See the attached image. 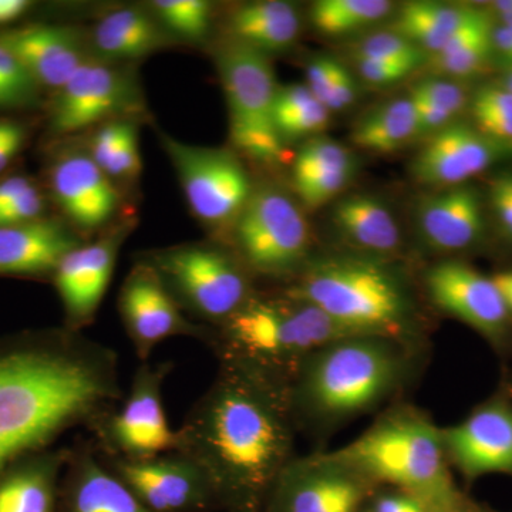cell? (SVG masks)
Listing matches in <instances>:
<instances>
[{
    "instance_id": "1",
    "label": "cell",
    "mask_w": 512,
    "mask_h": 512,
    "mask_svg": "<svg viewBox=\"0 0 512 512\" xmlns=\"http://www.w3.org/2000/svg\"><path fill=\"white\" fill-rule=\"evenodd\" d=\"M227 360L177 431V451L201 468L217 503L256 512L292 460L291 397L275 375Z\"/></svg>"
},
{
    "instance_id": "2",
    "label": "cell",
    "mask_w": 512,
    "mask_h": 512,
    "mask_svg": "<svg viewBox=\"0 0 512 512\" xmlns=\"http://www.w3.org/2000/svg\"><path fill=\"white\" fill-rule=\"evenodd\" d=\"M119 397L113 353L87 343L0 356V474L20 454Z\"/></svg>"
},
{
    "instance_id": "3",
    "label": "cell",
    "mask_w": 512,
    "mask_h": 512,
    "mask_svg": "<svg viewBox=\"0 0 512 512\" xmlns=\"http://www.w3.org/2000/svg\"><path fill=\"white\" fill-rule=\"evenodd\" d=\"M373 484H389L430 511L464 510L450 473L443 431L420 412L396 410L348 446L332 451Z\"/></svg>"
},
{
    "instance_id": "4",
    "label": "cell",
    "mask_w": 512,
    "mask_h": 512,
    "mask_svg": "<svg viewBox=\"0 0 512 512\" xmlns=\"http://www.w3.org/2000/svg\"><path fill=\"white\" fill-rule=\"evenodd\" d=\"M406 372L397 339L353 336L323 346L296 369L292 406L316 420L340 421L373 409L394 392Z\"/></svg>"
},
{
    "instance_id": "5",
    "label": "cell",
    "mask_w": 512,
    "mask_h": 512,
    "mask_svg": "<svg viewBox=\"0 0 512 512\" xmlns=\"http://www.w3.org/2000/svg\"><path fill=\"white\" fill-rule=\"evenodd\" d=\"M286 296L311 303L363 335L399 340L412 316L409 295L396 275L375 259L330 255L306 265Z\"/></svg>"
},
{
    "instance_id": "6",
    "label": "cell",
    "mask_w": 512,
    "mask_h": 512,
    "mask_svg": "<svg viewBox=\"0 0 512 512\" xmlns=\"http://www.w3.org/2000/svg\"><path fill=\"white\" fill-rule=\"evenodd\" d=\"M227 359L275 375V367L295 370L313 352L338 340L363 335L311 303L289 298L249 299L225 320Z\"/></svg>"
},
{
    "instance_id": "7",
    "label": "cell",
    "mask_w": 512,
    "mask_h": 512,
    "mask_svg": "<svg viewBox=\"0 0 512 512\" xmlns=\"http://www.w3.org/2000/svg\"><path fill=\"white\" fill-rule=\"evenodd\" d=\"M218 52V70L227 97L232 141L256 160H278L284 153V141L275 126L278 86L268 56L234 40Z\"/></svg>"
},
{
    "instance_id": "8",
    "label": "cell",
    "mask_w": 512,
    "mask_h": 512,
    "mask_svg": "<svg viewBox=\"0 0 512 512\" xmlns=\"http://www.w3.org/2000/svg\"><path fill=\"white\" fill-rule=\"evenodd\" d=\"M175 301L208 320L231 318L251 299L247 275L232 256L207 245H184L151 255Z\"/></svg>"
},
{
    "instance_id": "9",
    "label": "cell",
    "mask_w": 512,
    "mask_h": 512,
    "mask_svg": "<svg viewBox=\"0 0 512 512\" xmlns=\"http://www.w3.org/2000/svg\"><path fill=\"white\" fill-rule=\"evenodd\" d=\"M245 264L269 276L292 274L305 264L309 227L298 205L276 188L252 192L235 224Z\"/></svg>"
},
{
    "instance_id": "10",
    "label": "cell",
    "mask_w": 512,
    "mask_h": 512,
    "mask_svg": "<svg viewBox=\"0 0 512 512\" xmlns=\"http://www.w3.org/2000/svg\"><path fill=\"white\" fill-rule=\"evenodd\" d=\"M375 488L333 453L292 458L269 488L265 512H360Z\"/></svg>"
},
{
    "instance_id": "11",
    "label": "cell",
    "mask_w": 512,
    "mask_h": 512,
    "mask_svg": "<svg viewBox=\"0 0 512 512\" xmlns=\"http://www.w3.org/2000/svg\"><path fill=\"white\" fill-rule=\"evenodd\" d=\"M163 144L192 214L212 227L237 220L254 192L238 158L220 148L190 146L167 136Z\"/></svg>"
},
{
    "instance_id": "12",
    "label": "cell",
    "mask_w": 512,
    "mask_h": 512,
    "mask_svg": "<svg viewBox=\"0 0 512 512\" xmlns=\"http://www.w3.org/2000/svg\"><path fill=\"white\" fill-rule=\"evenodd\" d=\"M141 101L134 74L106 60L89 57L57 90L50 109V131L66 136L94 124L126 119L140 110Z\"/></svg>"
},
{
    "instance_id": "13",
    "label": "cell",
    "mask_w": 512,
    "mask_h": 512,
    "mask_svg": "<svg viewBox=\"0 0 512 512\" xmlns=\"http://www.w3.org/2000/svg\"><path fill=\"white\" fill-rule=\"evenodd\" d=\"M170 369L168 363L141 367L123 406L104 426V436L121 460H148L177 450L178 433L171 430L163 403Z\"/></svg>"
},
{
    "instance_id": "14",
    "label": "cell",
    "mask_w": 512,
    "mask_h": 512,
    "mask_svg": "<svg viewBox=\"0 0 512 512\" xmlns=\"http://www.w3.org/2000/svg\"><path fill=\"white\" fill-rule=\"evenodd\" d=\"M114 473L153 512H204L217 504L201 468L181 454L119 460Z\"/></svg>"
},
{
    "instance_id": "15",
    "label": "cell",
    "mask_w": 512,
    "mask_h": 512,
    "mask_svg": "<svg viewBox=\"0 0 512 512\" xmlns=\"http://www.w3.org/2000/svg\"><path fill=\"white\" fill-rule=\"evenodd\" d=\"M120 312L141 360L148 359L165 339L198 333L156 269L147 262L137 265L127 276L120 293Z\"/></svg>"
},
{
    "instance_id": "16",
    "label": "cell",
    "mask_w": 512,
    "mask_h": 512,
    "mask_svg": "<svg viewBox=\"0 0 512 512\" xmlns=\"http://www.w3.org/2000/svg\"><path fill=\"white\" fill-rule=\"evenodd\" d=\"M441 431L448 463L468 480L495 473L512 476V407L507 403L485 404Z\"/></svg>"
},
{
    "instance_id": "17",
    "label": "cell",
    "mask_w": 512,
    "mask_h": 512,
    "mask_svg": "<svg viewBox=\"0 0 512 512\" xmlns=\"http://www.w3.org/2000/svg\"><path fill=\"white\" fill-rule=\"evenodd\" d=\"M431 301L487 336L503 333L508 311L493 278H487L463 262L446 261L427 272Z\"/></svg>"
},
{
    "instance_id": "18",
    "label": "cell",
    "mask_w": 512,
    "mask_h": 512,
    "mask_svg": "<svg viewBox=\"0 0 512 512\" xmlns=\"http://www.w3.org/2000/svg\"><path fill=\"white\" fill-rule=\"evenodd\" d=\"M50 185L64 214L82 229L103 227L120 205L113 181L83 151L57 158L50 171Z\"/></svg>"
},
{
    "instance_id": "19",
    "label": "cell",
    "mask_w": 512,
    "mask_h": 512,
    "mask_svg": "<svg viewBox=\"0 0 512 512\" xmlns=\"http://www.w3.org/2000/svg\"><path fill=\"white\" fill-rule=\"evenodd\" d=\"M124 232L79 245L64 256L55 271L57 291L73 325L89 323L109 288Z\"/></svg>"
},
{
    "instance_id": "20",
    "label": "cell",
    "mask_w": 512,
    "mask_h": 512,
    "mask_svg": "<svg viewBox=\"0 0 512 512\" xmlns=\"http://www.w3.org/2000/svg\"><path fill=\"white\" fill-rule=\"evenodd\" d=\"M494 143L464 124L443 128L414 158V178L434 187H458L494 163L500 154Z\"/></svg>"
},
{
    "instance_id": "21",
    "label": "cell",
    "mask_w": 512,
    "mask_h": 512,
    "mask_svg": "<svg viewBox=\"0 0 512 512\" xmlns=\"http://www.w3.org/2000/svg\"><path fill=\"white\" fill-rule=\"evenodd\" d=\"M0 42L18 57L39 86L56 92L90 57L79 33L66 26L30 25L2 30Z\"/></svg>"
},
{
    "instance_id": "22",
    "label": "cell",
    "mask_w": 512,
    "mask_h": 512,
    "mask_svg": "<svg viewBox=\"0 0 512 512\" xmlns=\"http://www.w3.org/2000/svg\"><path fill=\"white\" fill-rule=\"evenodd\" d=\"M417 222L421 237L434 251H461L483 234L480 198L476 190L466 185L431 195L421 202Z\"/></svg>"
},
{
    "instance_id": "23",
    "label": "cell",
    "mask_w": 512,
    "mask_h": 512,
    "mask_svg": "<svg viewBox=\"0 0 512 512\" xmlns=\"http://www.w3.org/2000/svg\"><path fill=\"white\" fill-rule=\"evenodd\" d=\"M64 225L52 220L0 227V274L39 275L55 272L64 256L79 247Z\"/></svg>"
},
{
    "instance_id": "24",
    "label": "cell",
    "mask_w": 512,
    "mask_h": 512,
    "mask_svg": "<svg viewBox=\"0 0 512 512\" xmlns=\"http://www.w3.org/2000/svg\"><path fill=\"white\" fill-rule=\"evenodd\" d=\"M93 46L106 62H127L170 45L171 36L154 15L140 9H117L104 15L93 29Z\"/></svg>"
},
{
    "instance_id": "25",
    "label": "cell",
    "mask_w": 512,
    "mask_h": 512,
    "mask_svg": "<svg viewBox=\"0 0 512 512\" xmlns=\"http://www.w3.org/2000/svg\"><path fill=\"white\" fill-rule=\"evenodd\" d=\"M231 40L268 56L284 52L298 39L301 18L293 5L264 0L239 6L228 18Z\"/></svg>"
},
{
    "instance_id": "26",
    "label": "cell",
    "mask_w": 512,
    "mask_h": 512,
    "mask_svg": "<svg viewBox=\"0 0 512 512\" xmlns=\"http://www.w3.org/2000/svg\"><path fill=\"white\" fill-rule=\"evenodd\" d=\"M64 512H153L113 470H107L92 456L77 461Z\"/></svg>"
},
{
    "instance_id": "27",
    "label": "cell",
    "mask_w": 512,
    "mask_h": 512,
    "mask_svg": "<svg viewBox=\"0 0 512 512\" xmlns=\"http://www.w3.org/2000/svg\"><path fill=\"white\" fill-rule=\"evenodd\" d=\"M333 221L343 237L370 254H392L400 247L402 235L392 212L369 195L343 198L333 210Z\"/></svg>"
},
{
    "instance_id": "28",
    "label": "cell",
    "mask_w": 512,
    "mask_h": 512,
    "mask_svg": "<svg viewBox=\"0 0 512 512\" xmlns=\"http://www.w3.org/2000/svg\"><path fill=\"white\" fill-rule=\"evenodd\" d=\"M478 9L439 2H409L400 10L393 32L431 56L437 55L458 29L473 18Z\"/></svg>"
},
{
    "instance_id": "29",
    "label": "cell",
    "mask_w": 512,
    "mask_h": 512,
    "mask_svg": "<svg viewBox=\"0 0 512 512\" xmlns=\"http://www.w3.org/2000/svg\"><path fill=\"white\" fill-rule=\"evenodd\" d=\"M60 458L37 461L0 476V512H53Z\"/></svg>"
},
{
    "instance_id": "30",
    "label": "cell",
    "mask_w": 512,
    "mask_h": 512,
    "mask_svg": "<svg viewBox=\"0 0 512 512\" xmlns=\"http://www.w3.org/2000/svg\"><path fill=\"white\" fill-rule=\"evenodd\" d=\"M417 134L416 113L410 97L390 101L366 114L353 128V143L376 153H392Z\"/></svg>"
},
{
    "instance_id": "31",
    "label": "cell",
    "mask_w": 512,
    "mask_h": 512,
    "mask_svg": "<svg viewBox=\"0 0 512 512\" xmlns=\"http://www.w3.org/2000/svg\"><path fill=\"white\" fill-rule=\"evenodd\" d=\"M329 113L306 84L278 87L274 116L282 141L320 133L328 126Z\"/></svg>"
},
{
    "instance_id": "32",
    "label": "cell",
    "mask_w": 512,
    "mask_h": 512,
    "mask_svg": "<svg viewBox=\"0 0 512 512\" xmlns=\"http://www.w3.org/2000/svg\"><path fill=\"white\" fill-rule=\"evenodd\" d=\"M386 0H320L312 8V23L325 35L339 36L375 25L392 12Z\"/></svg>"
},
{
    "instance_id": "33",
    "label": "cell",
    "mask_w": 512,
    "mask_h": 512,
    "mask_svg": "<svg viewBox=\"0 0 512 512\" xmlns=\"http://www.w3.org/2000/svg\"><path fill=\"white\" fill-rule=\"evenodd\" d=\"M493 33V23L461 33L451 39L437 56L431 57V67L448 76H473L487 63L494 50Z\"/></svg>"
},
{
    "instance_id": "34",
    "label": "cell",
    "mask_w": 512,
    "mask_h": 512,
    "mask_svg": "<svg viewBox=\"0 0 512 512\" xmlns=\"http://www.w3.org/2000/svg\"><path fill=\"white\" fill-rule=\"evenodd\" d=\"M153 15L170 35L198 42L211 26V5L204 0H156Z\"/></svg>"
},
{
    "instance_id": "35",
    "label": "cell",
    "mask_w": 512,
    "mask_h": 512,
    "mask_svg": "<svg viewBox=\"0 0 512 512\" xmlns=\"http://www.w3.org/2000/svg\"><path fill=\"white\" fill-rule=\"evenodd\" d=\"M39 89L29 70L0 42V109L35 106Z\"/></svg>"
},
{
    "instance_id": "36",
    "label": "cell",
    "mask_w": 512,
    "mask_h": 512,
    "mask_svg": "<svg viewBox=\"0 0 512 512\" xmlns=\"http://www.w3.org/2000/svg\"><path fill=\"white\" fill-rule=\"evenodd\" d=\"M342 168H355L348 148L329 138H316L305 144L296 156L293 180L298 185L316 175Z\"/></svg>"
},
{
    "instance_id": "37",
    "label": "cell",
    "mask_w": 512,
    "mask_h": 512,
    "mask_svg": "<svg viewBox=\"0 0 512 512\" xmlns=\"http://www.w3.org/2000/svg\"><path fill=\"white\" fill-rule=\"evenodd\" d=\"M357 60H390V62H416L423 64L426 53L396 32L376 33L353 47Z\"/></svg>"
},
{
    "instance_id": "38",
    "label": "cell",
    "mask_w": 512,
    "mask_h": 512,
    "mask_svg": "<svg viewBox=\"0 0 512 512\" xmlns=\"http://www.w3.org/2000/svg\"><path fill=\"white\" fill-rule=\"evenodd\" d=\"M353 171L355 168H342V170L316 175V177L295 185L296 191L305 207H322L326 202L338 197L343 188L352 180Z\"/></svg>"
},
{
    "instance_id": "39",
    "label": "cell",
    "mask_w": 512,
    "mask_h": 512,
    "mask_svg": "<svg viewBox=\"0 0 512 512\" xmlns=\"http://www.w3.org/2000/svg\"><path fill=\"white\" fill-rule=\"evenodd\" d=\"M412 96L429 101L434 106L456 114L466 106L467 96L457 83L443 79H429L417 83L412 89Z\"/></svg>"
},
{
    "instance_id": "40",
    "label": "cell",
    "mask_w": 512,
    "mask_h": 512,
    "mask_svg": "<svg viewBox=\"0 0 512 512\" xmlns=\"http://www.w3.org/2000/svg\"><path fill=\"white\" fill-rule=\"evenodd\" d=\"M45 204V197L39 188L35 184L30 185L6 210L0 212V227L42 220Z\"/></svg>"
},
{
    "instance_id": "41",
    "label": "cell",
    "mask_w": 512,
    "mask_h": 512,
    "mask_svg": "<svg viewBox=\"0 0 512 512\" xmlns=\"http://www.w3.org/2000/svg\"><path fill=\"white\" fill-rule=\"evenodd\" d=\"M357 70L367 83L390 84L399 82L414 72L420 63L390 62V60H357Z\"/></svg>"
},
{
    "instance_id": "42",
    "label": "cell",
    "mask_w": 512,
    "mask_h": 512,
    "mask_svg": "<svg viewBox=\"0 0 512 512\" xmlns=\"http://www.w3.org/2000/svg\"><path fill=\"white\" fill-rule=\"evenodd\" d=\"M342 64L336 62V60L330 59V57H319V59L313 60L308 66V84L313 96L320 101L325 103L326 97L332 89L333 83H335L336 76Z\"/></svg>"
},
{
    "instance_id": "43",
    "label": "cell",
    "mask_w": 512,
    "mask_h": 512,
    "mask_svg": "<svg viewBox=\"0 0 512 512\" xmlns=\"http://www.w3.org/2000/svg\"><path fill=\"white\" fill-rule=\"evenodd\" d=\"M473 114L512 117V93L501 86L478 90L473 100Z\"/></svg>"
},
{
    "instance_id": "44",
    "label": "cell",
    "mask_w": 512,
    "mask_h": 512,
    "mask_svg": "<svg viewBox=\"0 0 512 512\" xmlns=\"http://www.w3.org/2000/svg\"><path fill=\"white\" fill-rule=\"evenodd\" d=\"M409 97L414 106V113H416L417 134L431 133V131L439 133L443 128L448 127V123L454 117L453 114L434 106L429 101L412 96V94Z\"/></svg>"
},
{
    "instance_id": "45",
    "label": "cell",
    "mask_w": 512,
    "mask_h": 512,
    "mask_svg": "<svg viewBox=\"0 0 512 512\" xmlns=\"http://www.w3.org/2000/svg\"><path fill=\"white\" fill-rule=\"evenodd\" d=\"M356 99V84L345 66L340 67L335 83L326 97L323 106L329 111L346 109Z\"/></svg>"
},
{
    "instance_id": "46",
    "label": "cell",
    "mask_w": 512,
    "mask_h": 512,
    "mask_svg": "<svg viewBox=\"0 0 512 512\" xmlns=\"http://www.w3.org/2000/svg\"><path fill=\"white\" fill-rule=\"evenodd\" d=\"M370 510L372 512H431L426 504L402 491L377 495L373 504L370 505Z\"/></svg>"
},
{
    "instance_id": "47",
    "label": "cell",
    "mask_w": 512,
    "mask_h": 512,
    "mask_svg": "<svg viewBox=\"0 0 512 512\" xmlns=\"http://www.w3.org/2000/svg\"><path fill=\"white\" fill-rule=\"evenodd\" d=\"M493 204L498 220L512 238V184L511 178H500L493 185Z\"/></svg>"
},
{
    "instance_id": "48",
    "label": "cell",
    "mask_w": 512,
    "mask_h": 512,
    "mask_svg": "<svg viewBox=\"0 0 512 512\" xmlns=\"http://www.w3.org/2000/svg\"><path fill=\"white\" fill-rule=\"evenodd\" d=\"M25 143V130L19 124L13 123L5 138L0 141V173L5 170Z\"/></svg>"
},
{
    "instance_id": "49",
    "label": "cell",
    "mask_w": 512,
    "mask_h": 512,
    "mask_svg": "<svg viewBox=\"0 0 512 512\" xmlns=\"http://www.w3.org/2000/svg\"><path fill=\"white\" fill-rule=\"evenodd\" d=\"M32 184V181L23 175H13L0 181V212L6 210Z\"/></svg>"
},
{
    "instance_id": "50",
    "label": "cell",
    "mask_w": 512,
    "mask_h": 512,
    "mask_svg": "<svg viewBox=\"0 0 512 512\" xmlns=\"http://www.w3.org/2000/svg\"><path fill=\"white\" fill-rule=\"evenodd\" d=\"M32 3L28 0H0V25L15 22L25 15Z\"/></svg>"
},
{
    "instance_id": "51",
    "label": "cell",
    "mask_w": 512,
    "mask_h": 512,
    "mask_svg": "<svg viewBox=\"0 0 512 512\" xmlns=\"http://www.w3.org/2000/svg\"><path fill=\"white\" fill-rule=\"evenodd\" d=\"M494 50L500 52L512 64V29L501 25L494 28L493 33Z\"/></svg>"
},
{
    "instance_id": "52",
    "label": "cell",
    "mask_w": 512,
    "mask_h": 512,
    "mask_svg": "<svg viewBox=\"0 0 512 512\" xmlns=\"http://www.w3.org/2000/svg\"><path fill=\"white\" fill-rule=\"evenodd\" d=\"M493 281L501 296H503L508 311L512 312V271L495 275Z\"/></svg>"
},
{
    "instance_id": "53",
    "label": "cell",
    "mask_w": 512,
    "mask_h": 512,
    "mask_svg": "<svg viewBox=\"0 0 512 512\" xmlns=\"http://www.w3.org/2000/svg\"><path fill=\"white\" fill-rule=\"evenodd\" d=\"M494 10L503 25L512 26V0H498L494 3Z\"/></svg>"
},
{
    "instance_id": "54",
    "label": "cell",
    "mask_w": 512,
    "mask_h": 512,
    "mask_svg": "<svg viewBox=\"0 0 512 512\" xmlns=\"http://www.w3.org/2000/svg\"><path fill=\"white\" fill-rule=\"evenodd\" d=\"M505 90L512 93V64L508 66L507 72H505L503 86Z\"/></svg>"
},
{
    "instance_id": "55",
    "label": "cell",
    "mask_w": 512,
    "mask_h": 512,
    "mask_svg": "<svg viewBox=\"0 0 512 512\" xmlns=\"http://www.w3.org/2000/svg\"><path fill=\"white\" fill-rule=\"evenodd\" d=\"M13 123H10V121H0V141L5 138L6 134L9 133L10 128H12Z\"/></svg>"
},
{
    "instance_id": "56",
    "label": "cell",
    "mask_w": 512,
    "mask_h": 512,
    "mask_svg": "<svg viewBox=\"0 0 512 512\" xmlns=\"http://www.w3.org/2000/svg\"><path fill=\"white\" fill-rule=\"evenodd\" d=\"M360 512H372V510H370V507H366V508H363V510Z\"/></svg>"
},
{
    "instance_id": "57",
    "label": "cell",
    "mask_w": 512,
    "mask_h": 512,
    "mask_svg": "<svg viewBox=\"0 0 512 512\" xmlns=\"http://www.w3.org/2000/svg\"><path fill=\"white\" fill-rule=\"evenodd\" d=\"M466 510H460V511H431V512H464Z\"/></svg>"
},
{
    "instance_id": "58",
    "label": "cell",
    "mask_w": 512,
    "mask_h": 512,
    "mask_svg": "<svg viewBox=\"0 0 512 512\" xmlns=\"http://www.w3.org/2000/svg\"><path fill=\"white\" fill-rule=\"evenodd\" d=\"M508 28H511V29H512V26H508Z\"/></svg>"
},
{
    "instance_id": "59",
    "label": "cell",
    "mask_w": 512,
    "mask_h": 512,
    "mask_svg": "<svg viewBox=\"0 0 512 512\" xmlns=\"http://www.w3.org/2000/svg\"><path fill=\"white\" fill-rule=\"evenodd\" d=\"M510 178H511V184H512V177H510Z\"/></svg>"
},
{
    "instance_id": "60",
    "label": "cell",
    "mask_w": 512,
    "mask_h": 512,
    "mask_svg": "<svg viewBox=\"0 0 512 512\" xmlns=\"http://www.w3.org/2000/svg\"><path fill=\"white\" fill-rule=\"evenodd\" d=\"M464 512H467V511H464Z\"/></svg>"
}]
</instances>
